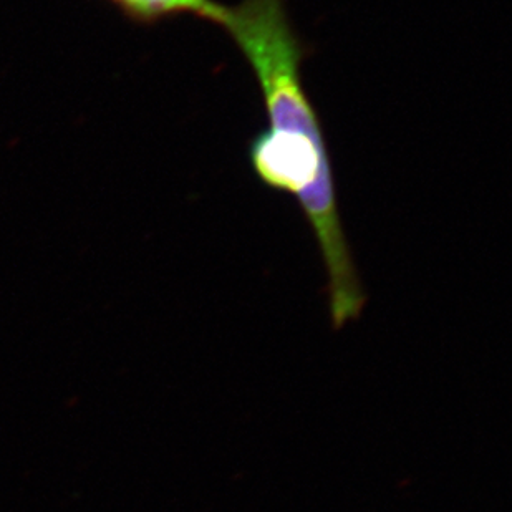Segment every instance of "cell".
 Wrapping results in <instances>:
<instances>
[{
    "label": "cell",
    "instance_id": "1",
    "mask_svg": "<svg viewBox=\"0 0 512 512\" xmlns=\"http://www.w3.org/2000/svg\"><path fill=\"white\" fill-rule=\"evenodd\" d=\"M221 29L249 63L266 108V128L249 141V165L266 188L289 194L302 209L329 277L330 319L343 327L362 314L367 295L343 231L324 130L304 87L309 49L287 0H242L228 7Z\"/></svg>",
    "mask_w": 512,
    "mask_h": 512
},
{
    "label": "cell",
    "instance_id": "2",
    "mask_svg": "<svg viewBox=\"0 0 512 512\" xmlns=\"http://www.w3.org/2000/svg\"><path fill=\"white\" fill-rule=\"evenodd\" d=\"M136 25H158L165 20L194 17L223 27L228 5L218 0H107Z\"/></svg>",
    "mask_w": 512,
    "mask_h": 512
}]
</instances>
